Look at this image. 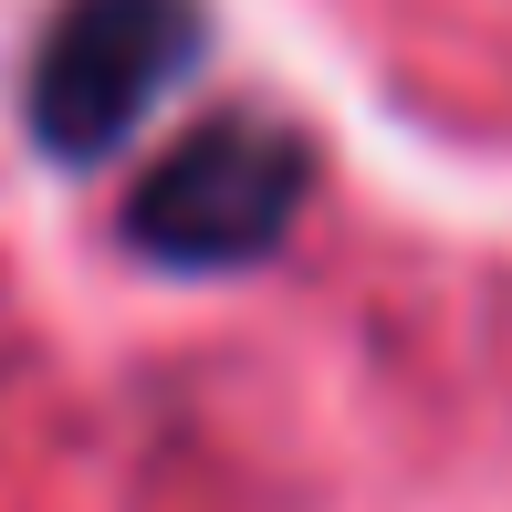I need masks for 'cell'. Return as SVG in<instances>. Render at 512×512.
I'll use <instances>...</instances> for the list:
<instances>
[{"label":"cell","mask_w":512,"mask_h":512,"mask_svg":"<svg viewBox=\"0 0 512 512\" xmlns=\"http://www.w3.org/2000/svg\"><path fill=\"white\" fill-rule=\"evenodd\" d=\"M189 63L199 0H63V21L32 53V136L63 168H95Z\"/></svg>","instance_id":"2"},{"label":"cell","mask_w":512,"mask_h":512,"mask_svg":"<svg viewBox=\"0 0 512 512\" xmlns=\"http://www.w3.org/2000/svg\"><path fill=\"white\" fill-rule=\"evenodd\" d=\"M293 209H304V147L262 115H209L199 136L157 157L126 230L178 272H241L293 230Z\"/></svg>","instance_id":"1"}]
</instances>
